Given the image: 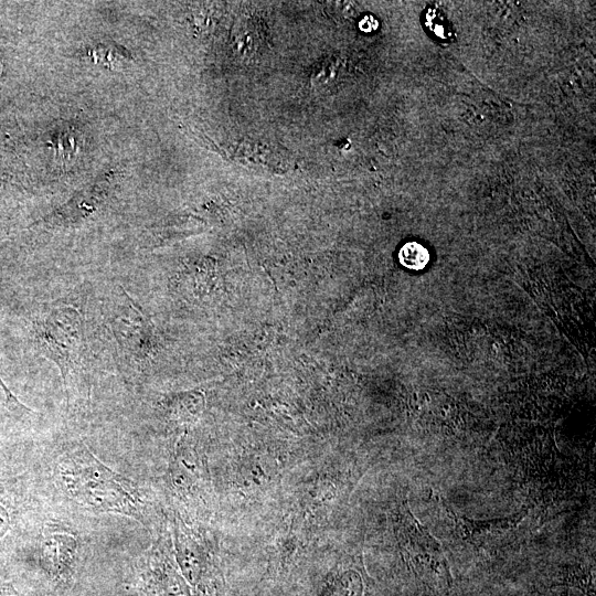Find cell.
Listing matches in <instances>:
<instances>
[{
	"label": "cell",
	"mask_w": 596,
	"mask_h": 596,
	"mask_svg": "<svg viewBox=\"0 0 596 596\" xmlns=\"http://www.w3.org/2000/svg\"><path fill=\"white\" fill-rule=\"evenodd\" d=\"M84 332L82 315L70 306L53 308L33 323L36 349L57 365L65 385L79 364Z\"/></svg>",
	"instance_id": "cell-2"
},
{
	"label": "cell",
	"mask_w": 596,
	"mask_h": 596,
	"mask_svg": "<svg viewBox=\"0 0 596 596\" xmlns=\"http://www.w3.org/2000/svg\"><path fill=\"white\" fill-rule=\"evenodd\" d=\"M163 589L164 596H190L187 585L175 573L166 577Z\"/></svg>",
	"instance_id": "cell-7"
},
{
	"label": "cell",
	"mask_w": 596,
	"mask_h": 596,
	"mask_svg": "<svg viewBox=\"0 0 596 596\" xmlns=\"http://www.w3.org/2000/svg\"><path fill=\"white\" fill-rule=\"evenodd\" d=\"M429 258L428 249L417 242L404 244L398 252L400 263L411 270L424 269L427 266Z\"/></svg>",
	"instance_id": "cell-6"
},
{
	"label": "cell",
	"mask_w": 596,
	"mask_h": 596,
	"mask_svg": "<svg viewBox=\"0 0 596 596\" xmlns=\"http://www.w3.org/2000/svg\"><path fill=\"white\" fill-rule=\"evenodd\" d=\"M128 305L113 320L111 327L120 350L134 360L139 361L147 347L145 326L139 308L127 296Z\"/></svg>",
	"instance_id": "cell-3"
},
{
	"label": "cell",
	"mask_w": 596,
	"mask_h": 596,
	"mask_svg": "<svg viewBox=\"0 0 596 596\" xmlns=\"http://www.w3.org/2000/svg\"><path fill=\"white\" fill-rule=\"evenodd\" d=\"M92 57L95 63L110 70H120L130 62V55L123 47L111 42L95 46Z\"/></svg>",
	"instance_id": "cell-5"
},
{
	"label": "cell",
	"mask_w": 596,
	"mask_h": 596,
	"mask_svg": "<svg viewBox=\"0 0 596 596\" xmlns=\"http://www.w3.org/2000/svg\"><path fill=\"white\" fill-rule=\"evenodd\" d=\"M0 596H22L18 590L9 583L0 584Z\"/></svg>",
	"instance_id": "cell-8"
},
{
	"label": "cell",
	"mask_w": 596,
	"mask_h": 596,
	"mask_svg": "<svg viewBox=\"0 0 596 596\" xmlns=\"http://www.w3.org/2000/svg\"><path fill=\"white\" fill-rule=\"evenodd\" d=\"M55 478L62 491L86 509L139 519L136 485L104 465L86 447L71 449L61 456Z\"/></svg>",
	"instance_id": "cell-1"
},
{
	"label": "cell",
	"mask_w": 596,
	"mask_h": 596,
	"mask_svg": "<svg viewBox=\"0 0 596 596\" xmlns=\"http://www.w3.org/2000/svg\"><path fill=\"white\" fill-rule=\"evenodd\" d=\"M77 540L68 533H51L40 544V564L49 573L64 574L77 554Z\"/></svg>",
	"instance_id": "cell-4"
}]
</instances>
